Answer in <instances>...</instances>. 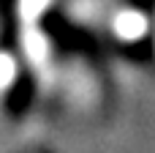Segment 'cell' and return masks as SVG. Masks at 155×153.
<instances>
[{"label":"cell","mask_w":155,"mask_h":153,"mask_svg":"<svg viewBox=\"0 0 155 153\" xmlns=\"http://www.w3.org/2000/svg\"><path fill=\"white\" fill-rule=\"evenodd\" d=\"M14 71H16L14 60H11L5 52H0V88H5V85L14 79Z\"/></svg>","instance_id":"6da1fadb"},{"label":"cell","mask_w":155,"mask_h":153,"mask_svg":"<svg viewBox=\"0 0 155 153\" xmlns=\"http://www.w3.org/2000/svg\"><path fill=\"white\" fill-rule=\"evenodd\" d=\"M44 5H46V0H22V3H19V14H22L25 19H33Z\"/></svg>","instance_id":"7a4b0ae2"}]
</instances>
